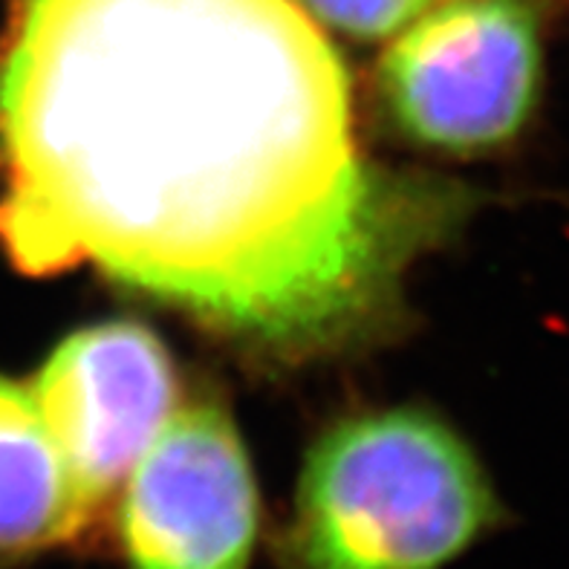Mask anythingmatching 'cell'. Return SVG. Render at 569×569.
Instances as JSON below:
<instances>
[{"instance_id": "1", "label": "cell", "mask_w": 569, "mask_h": 569, "mask_svg": "<svg viewBox=\"0 0 569 569\" xmlns=\"http://www.w3.org/2000/svg\"><path fill=\"white\" fill-rule=\"evenodd\" d=\"M0 171L23 274L90 263L281 350L368 327L437 214L365 159L298 0H14Z\"/></svg>"}, {"instance_id": "2", "label": "cell", "mask_w": 569, "mask_h": 569, "mask_svg": "<svg viewBox=\"0 0 569 569\" xmlns=\"http://www.w3.org/2000/svg\"><path fill=\"white\" fill-rule=\"evenodd\" d=\"M500 518L489 477L417 408L345 419L310 448L287 535L289 569H442Z\"/></svg>"}, {"instance_id": "3", "label": "cell", "mask_w": 569, "mask_h": 569, "mask_svg": "<svg viewBox=\"0 0 569 569\" xmlns=\"http://www.w3.org/2000/svg\"><path fill=\"white\" fill-rule=\"evenodd\" d=\"M541 76V23L529 0H442L397 32L376 90L405 139L475 157L527 128Z\"/></svg>"}, {"instance_id": "4", "label": "cell", "mask_w": 569, "mask_h": 569, "mask_svg": "<svg viewBox=\"0 0 569 569\" xmlns=\"http://www.w3.org/2000/svg\"><path fill=\"white\" fill-rule=\"evenodd\" d=\"M119 491L128 569H249L258 486L223 408L200 402L171 413Z\"/></svg>"}, {"instance_id": "5", "label": "cell", "mask_w": 569, "mask_h": 569, "mask_svg": "<svg viewBox=\"0 0 569 569\" xmlns=\"http://www.w3.org/2000/svg\"><path fill=\"white\" fill-rule=\"evenodd\" d=\"M32 397L96 518L171 419L177 370L148 327L108 321L67 336L38 370Z\"/></svg>"}, {"instance_id": "6", "label": "cell", "mask_w": 569, "mask_h": 569, "mask_svg": "<svg viewBox=\"0 0 569 569\" xmlns=\"http://www.w3.org/2000/svg\"><path fill=\"white\" fill-rule=\"evenodd\" d=\"M93 520L32 390L0 376V569L76 541Z\"/></svg>"}, {"instance_id": "7", "label": "cell", "mask_w": 569, "mask_h": 569, "mask_svg": "<svg viewBox=\"0 0 569 569\" xmlns=\"http://www.w3.org/2000/svg\"><path fill=\"white\" fill-rule=\"evenodd\" d=\"M316 23L353 36L359 41H376L402 32L422 12L442 0H298Z\"/></svg>"}]
</instances>
